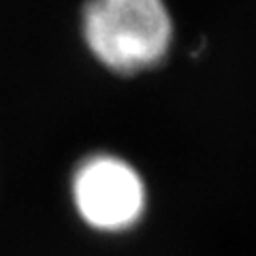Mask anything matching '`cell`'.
<instances>
[{
	"mask_svg": "<svg viewBox=\"0 0 256 256\" xmlns=\"http://www.w3.org/2000/svg\"><path fill=\"white\" fill-rule=\"evenodd\" d=\"M70 194L82 220L105 233L132 228L148 207V188L137 166L111 152H94L79 160Z\"/></svg>",
	"mask_w": 256,
	"mask_h": 256,
	"instance_id": "cell-2",
	"label": "cell"
},
{
	"mask_svg": "<svg viewBox=\"0 0 256 256\" xmlns=\"http://www.w3.org/2000/svg\"><path fill=\"white\" fill-rule=\"evenodd\" d=\"M79 32L88 54L118 77L162 66L175 43L166 0H86Z\"/></svg>",
	"mask_w": 256,
	"mask_h": 256,
	"instance_id": "cell-1",
	"label": "cell"
}]
</instances>
